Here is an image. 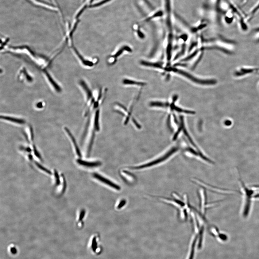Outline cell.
<instances>
[{
  "mask_svg": "<svg viewBox=\"0 0 259 259\" xmlns=\"http://www.w3.org/2000/svg\"><path fill=\"white\" fill-rule=\"evenodd\" d=\"M174 194V198H170L164 197H159V199L160 201L170 204L178 209L180 217L182 220H187L188 215L191 210V205L188 201L187 197H184L183 199L176 195Z\"/></svg>",
  "mask_w": 259,
  "mask_h": 259,
  "instance_id": "6da1fadb",
  "label": "cell"
},
{
  "mask_svg": "<svg viewBox=\"0 0 259 259\" xmlns=\"http://www.w3.org/2000/svg\"><path fill=\"white\" fill-rule=\"evenodd\" d=\"M244 194V203L243 210V216L244 218H247L249 215L251 208L252 200L254 198L253 190L249 189L246 186L241 177L239 178Z\"/></svg>",
  "mask_w": 259,
  "mask_h": 259,
  "instance_id": "7a4b0ae2",
  "label": "cell"
},
{
  "mask_svg": "<svg viewBox=\"0 0 259 259\" xmlns=\"http://www.w3.org/2000/svg\"><path fill=\"white\" fill-rule=\"evenodd\" d=\"M179 149V148L177 147L172 148L167 153H165L162 156L159 157L156 159L152 160L151 162H148V163L141 165V166L134 167L133 168L141 169L159 165L163 163L166 162L167 160H168L169 158L172 156V155H174L175 153H176V152L178 151Z\"/></svg>",
  "mask_w": 259,
  "mask_h": 259,
  "instance_id": "3957f363",
  "label": "cell"
},
{
  "mask_svg": "<svg viewBox=\"0 0 259 259\" xmlns=\"http://www.w3.org/2000/svg\"><path fill=\"white\" fill-rule=\"evenodd\" d=\"M174 72L179 73V74L182 75L183 76L186 77H187L188 79H190V80L193 81L194 82L197 83H200L201 84L203 85H211L214 84V83H215V81L214 80H200V79H198L195 78L191 74H188L186 72H183V71L177 70L175 69L173 70Z\"/></svg>",
  "mask_w": 259,
  "mask_h": 259,
  "instance_id": "277c9868",
  "label": "cell"
},
{
  "mask_svg": "<svg viewBox=\"0 0 259 259\" xmlns=\"http://www.w3.org/2000/svg\"><path fill=\"white\" fill-rule=\"evenodd\" d=\"M93 176L96 179L98 180L101 181L102 182L105 184L106 185L109 186L113 188L114 189L118 190V191H119L121 189V187L117 185L116 184L110 180H109L102 176L101 175L95 173V174H93Z\"/></svg>",
  "mask_w": 259,
  "mask_h": 259,
  "instance_id": "5b68a950",
  "label": "cell"
},
{
  "mask_svg": "<svg viewBox=\"0 0 259 259\" xmlns=\"http://www.w3.org/2000/svg\"><path fill=\"white\" fill-rule=\"evenodd\" d=\"M18 79L21 80H25V82L29 83L32 82L33 81V78L31 77L25 69L23 68L20 70L19 72Z\"/></svg>",
  "mask_w": 259,
  "mask_h": 259,
  "instance_id": "8992f818",
  "label": "cell"
},
{
  "mask_svg": "<svg viewBox=\"0 0 259 259\" xmlns=\"http://www.w3.org/2000/svg\"><path fill=\"white\" fill-rule=\"evenodd\" d=\"M64 130H65L67 133H68V136L70 137L71 140H72L73 145H74L75 148V151H76L77 155L79 156V157H81L82 156H81L80 149H79L78 145H77L76 140H75L74 135H72L70 131L67 127H65Z\"/></svg>",
  "mask_w": 259,
  "mask_h": 259,
  "instance_id": "52a82bcc",
  "label": "cell"
},
{
  "mask_svg": "<svg viewBox=\"0 0 259 259\" xmlns=\"http://www.w3.org/2000/svg\"><path fill=\"white\" fill-rule=\"evenodd\" d=\"M77 162L79 164L85 167L89 168H95L101 165L102 163L99 161L90 162H87L81 159H78L77 160Z\"/></svg>",
  "mask_w": 259,
  "mask_h": 259,
  "instance_id": "ba28073f",
  "label": "cell"
},
{
  "mask_svg": "<svg viewBox=\"0 0 259 259\" xmlns=\"http://www.w3.org/2000/svg\"><path fill=\"white\" fill-rule=\"evenodd\" d=\"M165 12L167 15V19L168 21L170 22V17L172 10L171 0H164Z\"/></svg>",
  "mask_w": 259,
  "mask_h": 259,
  "instance_id": "9c48e42d",
  "label": "cell"
},
{
  "mask_svg": "<svg viewBox=\"0 0 259 259\" xmlns=\"http://www.w3.org/2000/svg\"><path fill=\"white\" fill-rule=\"evenodd\" d=\"M1 119L8 121V122L20 125H24L26 123L25 121L22 119L14 118L12 117L1 116Z\"/></svg>",
  "mask_w": 259,
  "mask_h": 259,
  "instance_id": "30bf717a",
  "label": "cell"
},
{
  "mask_svg": "<svg viewBox=\"0 0 259 259\" xmlns=\"http://www.w3.org/2000/svg\"><path fill=\"white\" fill-rule=\"evenodd\" d=\"M29 1H30L33 4H34V5L40 6V7L47 8L48 9L53 10V11H58V9L57 8L54 7L53 6L48 5L47 4L41 2L37 1V0H29Z\"/></svg>",
  "mask_w": 259,
  "mask_h": 259,
  "instance_id": "8fae6325",
  "label": "cell"
},
{
  "mask_svg": "<svg viewBox=\"0 0 259 259\" xmlns=\"http://www.w3.org/2000/svg\"><path fill=\"white\" fill-rule=\"evenodd\" d=\"M79 84L81 86L83 90H84L87 96V101L93 99L92 94L90 90L87 86L86 83L83 80H81L79 83Z\"/></svg>",
  "mask_w": 259,
  "mask_h": 259,
  "instance_id": "7c38bea8",
  "label": "cell"
},
{
  "mask_svg": "<svg viewBox=\"0 0 259 259\" xmlns=\"http://www.w3.org/2000/svg\"><path fill=\"white\" fill-rule=\"evenodd\" d=\"M125 51H127L129 52H132V50H131V48L127 46H125L124 47H122V48L118 50V51L117 52L116 54H115L114 56H112L110 57V59H114V63L116 62V58L117 57L120 56Z\"/></svg>",
  "mask_w": 259,
  "mask_h": 259,
  "instance_id": "4fadbf2b",
  "label": "cell"
},
{
  "mask_svg": "<svg viewBox=\"0 0 259 259\" xmlns=\"http://www.w3.org/2000/svg\"><path fill=\"white\" fill-rule=\"evenodd\" d=\"M123 84L125 85H136L140 86H143L145 85V83H144L137 82V81H134L129 79H125L123 80Z\"/></svg>",
  "mask_w": 259,
  "mask_h": 259,
  "instance_id": "5bb4252c",
  "label": "cell"
},
{
  "mask_svg": "<svg viewBox=\"0 0 259 259\" xmlns=\"http://www.w3.org/2000/svg\"><path fill=\"white\" fill-rule=\"evenodd\" d=\"M99 110H98L96 113L95 121V130L97 131H99Z\"/></svg>",
  "mask_w": 259,
  "mask_h": 259,
  "instance_id": "9a60e30c",
  "label": "cell"
},
{
  "mask_svg": "<svg viewBox=\"0 0 259 259\" xmlns=\"http://www.w3.org/2000/svg\"><path fill=\"white\" fill-rule=\"evenodd\" d=\"M204 227L203 226H202L200 228L199 232V244H198V249H200L202 247V240H203V231H204Z\"/></svg>",
  "mask_w": 259,
  "mask_h": 259,
  "instance_id": "2e32d148",
  "label": "cell"
},
{
  "mask_svg": "<svg viewBox=\"0 0 259 259\" xmlns=\"http://www.w3.org/2000/svg\"><path fill=\"white\" fill-rule=\"evenodd\" d=\"M198 235H196L195 238L194 240L193 244L192 245L191 250V255L189 257V259H193L194 254V249H195V246L196 242H197L198 239Z\"/></svg>",
  "mask_w": 259,
  "mask_h": 259,
  "instance_id": "e0dca14e",
  "label": "cell"
},
{
  "mask_svg": "<svg viewBox=\"0 0 259 259\" xmlns=\"http://www.w3.org/2000/svg\"><path fill=\"white\" fill-rule=\"evenodd\" d=\"M163 14V12L162 10L161 11V10H159V11L157 12L156 13L154 14L152 16L148 18V19H147V20H149L150 19H151L156 18V17H159L162 16Z\"/></svg>",
  "mask_w": 259,
  "mask_h": 259,
  "instance_id": "ac0fdd59",
  "label": "cell"
},
{
  "mask_svg": "<svg viewBox=\"0 0 259 259\" xmlns=\"http://www.w3.org/2000/svg\"><path fill=\"white\" fill-rule=\"evenodd\" d=\"M33 152H34V154L35 156L37 158H38L39 159L41 160L42 158L41 156V154H40L39 152L37 150V148L35 145L33 146Z\"/></svg>",
  "mask_w": 259,
  "mask_h": 259,
  "instance_id": "d6986e66",
  "label": "cell"
},
{
  "mask_svg": "<svg viewBox=\"0 0 259 259\" xmlns=\"http://www.w3.org/2000/svg\"><path fill=\"white\" fill-rule=\"evenodd\" d=\"M35 164H36V166L38 167L39 169H41L42 170L44 171V172H47L48 174H51V172H50L49 170H48L47 168H44V167H43L42 166H41V165L39 164L38 162H35Z\"/></svg>",
  "mask_w": 259,
  "mask_h": 259,
  "instance_id": "ffe728a7",
  "label": "cell"
},
{
  "mask_svg": "<svg viewBox=\"0 0 259 259\" xmlns=\"http://www.w3.org/2000/svg\"><path fill=\"white\" fill-rule=\"evenodd\" d=\"M92 248L93 251L94 252H95L96 249H97V242L96 237L93 238L92 243Z\"/></svg>",
  "mask_w": 259,
  "mask_h": 259,
  "instance_id": "44dd1931",
  "label": "cell"
},
{
  "mask_svg": "<svg viewBox=\"0 0 259 259\" xmlns=\"http://www.w3.org/2000/svg\"><path fill=\"white\" fill-rule=\"evenodd\" d=\"M110 1H111V0H104V1L100 2L98 3L95 4V5L91 6V7H99V6L103 5V4H105L107 2Z\"/></svg>",
  "mask_w": 259,
  "mask_h": 259,
  "instance_id": "7402d4cb",
  "label": "cell"
},
{
  "mask_svg": "<svg viewBox=\"0 0 259 259\" xmlns=\"http://www.w3.org/2000/svg\"><path fill=\"white\" fill-rule=\"evenodd\" d=\"M126 200H122L120 202L119 204L118 205L117 207V208L118 209H120L122 208L123 206H124L126 204Z\"/></svg>",
  "mask_w": 259,
  "mask_h": 259,
  "instance_id": "603a6c76",
  "label": "cell"
},
{
  "mask_svg": "<svg viewBox=\"0 0 259 259\" xmlns=\"http://www.w3.org/2000/svg\"><path fill=\"white\" fill-rule=\"evenodd\" d=\"M218 237L220 238L223 241H226L227 239V236L223 234L219 233L218 234Z\"/></svg>",
  "mask_w": 259,
  "mask_h": 259,
  "instance_id": "cb8c5ba5",
  "label": "cell"
},
{
  "mask_svg": "<svg viewBox=\"0 0 259 259\" xmlns=\"http://www.w3.org/2000/svg\"><path fill=\"white\" fill-rule=\"evenodd\" d=\"M85 214V210H83L81 211L80 215V217H79V220L81 221L83 220V218H84Z\"/></svg>",
  "mask_w": 259,
  "mask_h": 259,
  "instance_id": "d4e9b609",
  "label": "cell"
},
{
  "mask_svg": "<svg viewBox=\"0 0 259 259\" xmlns=\"http://www.w3.org/2000/svg\"><path fill=\"white\" fill-rule=\"evenodd\" d=\"M224 124L226 126H230L232 124V122L230 120H227L226 121H225V122H224Z\"/></svg>",
  "mask_w": 259,
  "mask_h": 259,
  "instance_id": "484cf974",
  "label": "cell"
},
{
  "mask_svg": "<svg viewBox=\"0 0 259 259\" xmlns=\"http://www.w3.org/2000/svg\"><path fill=\"white\" fill-rule=\"evenodd\" d=\"M55 176H56V178L57 179V180H56V183H57V185H59V184L60 183L59 181V177H58V175L57 172H55Z\"/></svg>",
  "mask_w": 259,
  "mask_h": 259,
  "instance_id": "4316f807",
  "label": "cell"
},
{
  "mask_svg": "<svg viewBox=\"0 0 259 259\" xmlns=\"http://www.w3.org/2000/svg\"><path fill=\"white\" fill-rule=\"evenodd\" d=\"M37 106L38 108H41L43 107V104L41 102H40L37 104Z\"/></svg>",
  "mask_w": 259,
  "mask_h": 259,
  "instance_id": "83f0119b",
  "label": "cell"
}]
</instances>
